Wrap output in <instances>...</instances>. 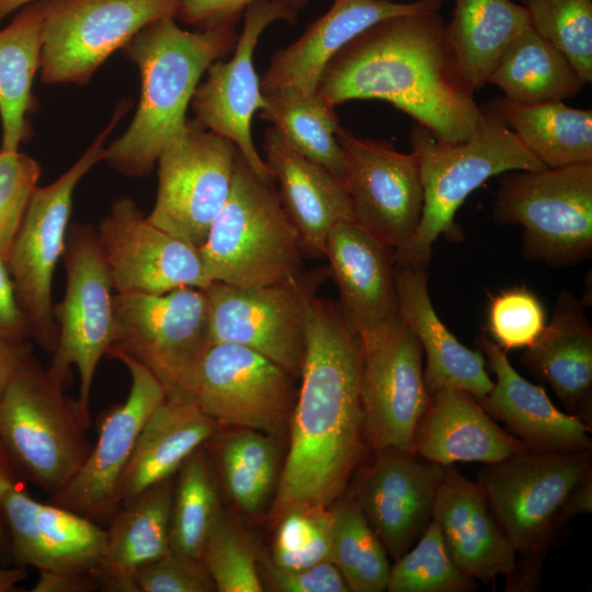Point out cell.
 <instances>
[{"label": "cell", "instance_id": "cell-1", "mask_svg": "<svg viewBox=\"0 0 592 592\" xmlns=\"http://www.w3.org/2000/svg\"><path fill=\"white\" fill-rule=\"evenodd\" d=\"M362 339L332 300L316 297L306 323L300 388L291 418L289 449L271 519L330 508L366 446L361 399Z\"/></svg>", "mask_w": 592, "mask_h": 592}, {"label": "cell", "instance_id": "cell-2", "mask_svg": "<svg viewBox=\"0 0 592 592\" xmlns=\"http://www.w3.org/2000/svg\"><path fill=\"white\" fill-rule=\"evenodd\" d=\"M445 26L439 11L396 15L371 25L330 59L317 92L334 107L352 100L385 101L439 140H466L482 109Z\"/></svg>", "mask_w": 592, "mask_h": 592}, {"label": "cell", "instance_id": "cell-3", "mask_svg": "<svg viewBox=\"0 0 592 592\" xmlns=\"http://www.w3.org/2000/svg\"><path fill=\"white\" fill-rule=\"evenodd\" d=\"M174 19L153 21L122 48L139 69L140 99L129 127L105 147L103 161L126 177L151 172L162 149L185 127L202 76L235 48L239 36L231 25L186 31Z\"/></svg>", "mask_w": 592, "mask_h": 592}, {"label": "cell", "instance_id": "cell-4", "mask_svg": "<svg viewBox=\"0 0 592 592\" xmlns=\"http://www.w3.org/2000/svg\"><path fill=\"white\" fill-rule=\"evenodd\" d=\"M473 135L460 143L439 140L417 124L409 136L420 162L423 208L413 236L394 250L398 264L428 267L432 247L443 234L455 235V215L467 196L491 177L545 167L497 116L481 106Z\"/></svg>", "mask_w": 592, "mask_h": 592}, {"label": "cell", "instance_id": "cell-5", "mask_svg": "<svg viewBox=\"0 0 592 592\" xmlns=\"http://www.w3.org/2000/svg\"><path fill=\"white\" fill-rule=\"evenodd\" d=\"M273 182L236 151L230 193L200 247L212 283L259 287L301 272L303 246Z\"/></svg>", "mask_w": 592, "mask_h": 592}, {"label": "cell", "instance_id": "cell-6", "mask_svg": "<svg viewBox=\"0 0 592 592\" xmlns=\"http://www.w3.org/2000/svg\"><path fill=\"white\" fill-rule=\"evenodd\" d=\"M31 350L0 401V445L19 475L46 492H60L89 456V425Z\"/></svg>", "mask_w": 592, "mask_h": 592}, {"label": "cell", "instance_id": "cell-7", "mask_svg": "<svg viewBox=\"0 0 592 592\" xmlns=\"http://www.w3.org/2000/svg\"><path fill=\"white\" fill-rule=\"evenodd\" d=\"M128 109V101L121 102L109 125L80 158L54 182L35 189L7 259L30 339L49 353H54L58 337L53 275L64 253L73 193L89 170L103 161L104 143Z\"/></svg>", "mask_w": 592, "mask_h": 592}, {"label": "cell", "instance_id": "cell-8", "mask_svg": "<svg viewBox=\"0 0 592 592\" xmlns=\"http://www.w3.org/2000/svg\"><path fill=\"white\" fill-rule=\"evenodd\" d=\"M493 215L522 226L527 259L554 266L583 262L592 254V162L509 171Z\"/></svg>", "mask_w": 592, "mask_h": 592}, {"label": "cell", "instance_id": "cell-9", "mask_svg": "<svg viewBox=\"0 0 592 592\" xmlns=\"http://www.w3.org/2000/svg\"><path fill=\"white\" fill-rule=\"evenodd\" d=\"M115 338L110 352H123L147 367L168 399L192 400L198 361L212 344L204 288L162 294L115 293Z\"/></svg>", "mask_w": 592, "mask_h": 592}, {"label": "cell", "instance_id": "cell-10", "mask_svg": "<svg viewBox=\"0 0 592 592\" xmlns=\"http://www.w3.org/2000/svg\"><path fill=\"white\" fill-rule=\"evenodd\" d=\"M62 255L66 288L62 299L53 306L58 337L47 371L65 387L71 366L77 367L80 377L77 403L90 426L89 403L95 371L115 338V293L95 228L87 224L70 225Z\"/></svg>", "mask_w": 592, "mask_h": 592}, {"label": "cell", "instance_id": "cell-11", "mask_svg": "<svg viewBox=\"0 0 592 592\" xmlns=\"http://www.w3.org/2000/svg\"><path fill=\"white\" fill-rule=\"evenodd\" d=\"M329 277V267H317L259 287L210 283L204 292L212 343L247 346L299 377L308 311Z\"/></svg>", "mask_w": 592, "mask_h": 592}, {"label": "cell", "instance_id": "cell-12", "mask_svg": "<svg viewBox=\"0 0 592 592\" xmlns=\"http://www.w3.org/2000/svg\"><path fill=\"white\" fill-rule=\"evenodd\" d=\"M592 471L591 452L524 451L479 473L489 506L515 551L546 553L569 492Z\"/></svg>", "mask_w": 592, "mask_h": 592}, {"label": "cell", "instance_id": "cell-13", "mask_svg": "<svg viewBox=\"0 0 592 592\" xmlns=\"http://www.w3.org/2000/svg\"><path fill=\"white\" fill-rule=\"evenodd\" d=\"M180 1L48 0L42 32V80L86 84L146 25L177 18Z\"/></svg>", "mask_w": 592, "mask_h": 592}, {"label": "cell", "instance_id": "cell-14", "mask_svg": "<svg viewBox=\"0 0 592 592\" xmlns=\"http://www.w3.org/2000/svg\"><path fill=\"white\" fill-rule=\"evenodd\" d=\"M236 151L230 140L187 119L157 159L149 220L200 248L230 193Z\"/></svg>", "mask_w": 592, "mask_h": 592}, {"label": "cell", "instance_id": "cell-15", "mask_svg": "<svg viewBox=\"0 0 592 592\" xmlns=\"http://www.w3.org/2000/svg\"><path fill=\"white\" fill-rule=\"evenodd\" d=\"M294 378L252 349L212 343L196 365L191 399L218 426L278 435L295 399Z\"/></svg>", "mask_w": 592, "mask_h": 592}, {"label": "cell", "instance_id": "cell-16", "mask_svg": "<svg viewBox=\"0 0 592 592\" xmlns=\"http://www.w3.org/2000/svg\"><path fill=\"white\" fill-rule=\"evenodd\" d=\"M362 339V338H361ZM361 399L366 446L413 451L429 406L421 345L400 317L362 339Z\"/></svg>", "mask_w": 592, "mask_h": 592}, {"label": "cell", "instance_id": "cell-17", "mask_svg": "<svg viewBox=\"0 0 592 592\" xmlns=\"http://www.w3.org/2000/svg\"><path fill=\"white\" fill-rule=\"evenodd\" d=\"M337 139L346 170L343 178L354 219L394 250L415 232L423 208L418 156L387 140L364 138L340 126Z\"/></svg>", "mask_w": 592, "mask_h": 592}, {"label": "cell", "instance_id": "cell-18", "mask_svg": "<svg viewBox=\"0 0 592 592\" xmlns=\"http://www.w3.org/2000/svg\"><path fill=\"white\" fill-rule=\"evenodd\" d=\"M96 237L115 293L162 294L212 283L200 248L155 225L130 197L112 204Z\"/></svg>", "mask_w": 592, "mask_h": 592}, {"label": "cell", "instance_id": "cell-19", "mask_svg": "<svg viewBox=\"0 0 592 592\" xmlns=\"http://www.w3.org/2000/svg\"><path fill=\"white\" fill-rule=\"evenodd\" d=\"M298 11L274 1L261 0L249 5L235 54L228 61L213 62L205 81L200 82L192 98L195 121L213 133L230 140L250 168L262 179L274 181L252 138L253 115L265 106L253 54L260 36L276 21L294 24Z\"/></svg>", "mask_w": 592, "mask_h": 592}, {"label": "cell", "instance_id": "cell-20", "mask_svg": "<svg viewBox=\"0 0 592 592\" xmlns=\"http://www.w3.org/2000/svg\"><path fill=\"white\" fill-rule=\"evenodd\" d=\"M107 355L119 360L130 374L127 398L103 415L98 440L83 465L60 492L49 498L96 523H109L117 511L119 480L140 430L167 398L159 380L137 360L118 351Z\"/></svg>", "mask_w": 592, "mask_h": 592}, {"label": "cell", "instance_id": "cell-21", "mask_svg": "<svg viewBox=\"0 0 592 592\" xmlns=\"http://www.w3.org/2000/svg\"><path fill=\"white\" fill-rule=\"evenodd\" d=\"M375 453L355 482L353 498L387 554L397 560L422 536L445 467L413 451L388 447Z\"/></svg>", "mask_w": 592, "mask_h": 592}, {"label": "cell", "instance_id": "cell-22", "mask_svg": "<svg viewBox=\"0 0 592 592\" xmlns=\"http://www.w3.org/2000/svg\"><path fill=\"white\" fill-rule=\"evenodd\" d=\"M12 561L39 570L92 571L105 544L99 523L53 502L34 499L22 481L2 497Z\"/></svg>", "mask_w": 592, "mask_h": 592}, {"label": "cell", "instance_id": "cell-23", "mask_svg": "<svg viewBox=\"0 0 592 592\" xmlns=\"http://www.w3.org/2000/svg\"><path fill=\"white\" fill-rule=\"evenodd\" d=\"M445 0H333L292 44L277 49L260 79L262 93L314 92L330 59L371 25L396 15L436 12Z\"/></svg>", "mask_w": 592, "mask_h": 592}, {"label": "cell", "instance_id": "cell-24", "mask_svg": "<svg viewBox=\"0 0 592 592\" xmlns=\"http://www.w3.org/2000/svg\"><path fill=\"white\" fill-rule=\"evenodd\" d=\"M343 312L362 339L399 319L394 249L355 220L335 225L325 248Z\"/></svg>", "mask_w": 592, "mask_h": 592}, {"label": "cell", "instance_id": "cell-25", "mask_svg": "<svg viewBox=\"0 0 592 592\" xmlns=\"http://www.w3.org/2000/svg\"><path fill=\"white\" fill-rule=\"evenodd\" d=\"M478 349L494 373L491 390L477 399L486 412L502 421L528 451L548 454L591 452L590 425L581 418L560 411L545 389L522 377L506 352L482 335Z\"/></svg>", "mask_w": 592, "mask_h": 592}, {"label": "cell", "instance_id": "cell-26", "mask_svg": "<svg viewBox=\"0 0 592 592\" xmlns=\"http://www.w3.org/2000/svg\"><path fill=\"white\" fill-rule=\"evenodd\" d=\"M263 150L304 253L325 257L332 228L339 223L355 220L343 180L292 147L274 127L264 134Z\"/></svg>", "mask_w": 592, "mask_h": 592}, {"label": "cell", "instance_id": "cell-27", "mask_svg": "<svg viewBox=\"0 0 592 592\" xmlns=\"http://www.w3.org/2000/svg\"><path fill=\"white\" fill-rule=\"evenodd\" d=\"M445 547L459 569L489 582L512 571L516 551L497 522L481 485L445 467L432 510Z\"/></svg>", "mask_w": 592, "mask_h": 592}, {"label": "cell", "instance_id": "cell-28", "mask_svg": "<svg viewBox=\"0 0 592 592\" xmlns=\"http://www.w3.org/2000/svg\"><path fill=\"white\" fill-rule=\"evenodd\" d=\"M399 312L417 337L426 357L423 377L432 397L443 389H457L476 399L486 396L493 382L480 350H470L444 326L432 305L426 267L395 263Z\"/></svg>", "mask_w": 592, "mask_h": 592}, {"label": "cell", "instance_id": "cell-29", "mask_svg": "<svg viewBox=\"0 0 592 592\" xmlns=\"http://www.w3.org/2000/svg\"><path fill=\"white\" fill-rule=\"evenodd\" d=\"M527 447L502 430L470 394L443 389L430 398L413 452L444 467L457 462H501Z\"/></svg>", "mask_w": 592, "mask_h": 592}, {"label": "cell", "instance_id": "cell-30", "mask_svg": "<svg viewBox=\"0 0 592 592\" xmlns=\"http://www.w3.org/2000/svg\"><path fill=\"white\" fill-rule=\"evenodd\" d=\"M521 361L534 377L553 388L567 413L590 421L592 328L578 298L566 291L559 293L550 321Z\"/></svg>", "mask_w": 592, "mask_h": 592}, {"label": "cell", "instance_id": "cell-31", "mask_svg": "<svg viewBox=\"0 0 592 592\" xmlns=\"http://www.w3.org/2000/svg\"><path fill=\"white\" fill-rule=\"evenodd\" d=\"M175 475L122 503L105 528L102 558L94 570L100 591L139 592L137 572L171 550L170 511Z\"/></svg>", "mask_w": 592, "mask_h": 592}, {"label": "cell", "instance_id": "cell-32", "mask_svg": "<svg viewBox=\"0 0 592 592\" xmlns=\"http://www.w3.org/2000/svg\"><path fill=\"white\" fill-rule=\"evenodd\" d=\"M218 424L193 400L166 398L148 417L117 489L118 506L177 474Z\"/></svg>", "mask_w": 592, "mask_h": 592}, {"label": "cell", "instance_id": "cell-33", "mask_svg": "<svg viewBox=\"0 0 592 592\" xmlns=\"http://www.w3.org/2000/svg\"><path fill=\"white\" fill-rule=\"evenodd\" d=\"M547 168L592 162V111L562 101L522 104L504 96L483 105Z\"/></svg>", "mask_w": 592, "mask_h": 592}, {"label": "cell", "instance_id": "cell-34", "mask_svg": "<svg viewBox=\"0 0 592 592\" xmlns=\"http://www.w3.org/2000/svg\"><path fill=\"white\" fill-rule=\"evenodd\" d=\"M48 0L22 7L0 31V117L3 151H18L27 133L32 86L41 67L42 32Z\"/></svg>", "mask_w": 592, "mask_h": 592}, {"label": "cell", "instance_id": "cell-35", "mask_svg": "<svg viewBox=\"0 0 592 592\" xmlns=\"http://www.w3.org/2000/svg\"><path fill=\"white\" fill-rule=\"evenodd\" d=\"M487 83L522 104L562 101L577 95L585 84L567 57L531 24L504 48Z\"/></svg>", "mask_w": 592, "mask_h": 592}, {"label": "cell", "instance_id": "cell-36", "mask_svg": "<svg viewBox=\"0 0 592 592\" xmlns=\"http://www.w3.org/2000/svg\"><path fill=\"white\" fill-rule=\"evenodd\" d=\"M530 19L523 5L512 0H455L446 35L458 66L474 90L487 84L488 76L508 44Z\"/></svg>", "mask_w": 592, "mask_h": 592}, {"label": "cell", "instance_id": "cell-37", "mask_svg": "<svg viewBox=\"0 0 592 592\" xmlns=\"http://www.w3.org/2000/svg\"><path fill=\"white\" fill-rule=\"evenodd\" d=\"M265 106L258 116L272 124L296 150L343 180L345 153L338 143L341 126L330 105L318 92L263 93Z\"/></svg>", "mask_w": 592, "mask_h": 592}, {"label": "cell", "instance_id": "cell-38", "mask_svg": "<svg viewBox=\"0 0 592 592\" xmlns=\"http://www.w3.org/2000/svg\"><path fill=\"white\" fill-rule=\"evenodd\" d=\"M220 512L214 468L203 445L175 474L169 526L171 550L201 558Z\"/></svg>", "mask_w": 592, "mask_h": 592}, {"label": "cell", "instance_id": "cell-39", "mask_svg": "<svg viewBox=\"0 0 592 592\" xmlns=\"http://www.w3.org/2000/svg\"><path fill=\"white\" fill-rule=\"evenodd\" d=\"M330 511L332 562L349 590L385 591L391 568L388 554L354 498H339Z\"/></svg>", "mask_w": 592, "mask_h": 592}, {"label": "cell", "instance_id": "cell-40", "mask_svg": "<svg viewBox=\"0 0 592 592\" xmlns=\"http://www.w3.org/2000/svg\"><path fill=\"white\" fill-rule=\"evenodd\" d=\"M218 460L226 489L247 513L265 503L276 477L277 445L265 433L241 429L223 437Z\"/></svg>", "mask_w": 592, "mask_h": 592}, {"label": "cell", "instance_id": "cell-41", "mask_svg": "<svg viewBox=\"0 0 592 592\" xmlns=\"http://www.w3.org/2000/svg\"><path fill=\"white\" fill-rule=\"evenodd\" d=\"M475 579L453 561L439 525L432 520L422 536L395 560L386 590L389 592H471Z\"/></svg>", "mask_w": 592, "mask_h": 592}, {"label": "cell", "instance_id": "cell-42", "mask_svg": "<svg viewBox=\"0 0 592 592\" xmlns=\"http://www.w3.org/2000/svg\"><path fill=\"white\" fill-rule=\"evenodd\" d=\"M531 26L592 82V0H520Z\"/></svg>", "mask_w": 592, "mask_h": 592}, {"label": "cell", "instance_id": "cell-43", "mask_svg": "<svg viewBox=\"0 0 592 592\" xmlns=\"http://www.w3.org/2000/svg\"><path fill=\"white\" fill-rule=\"evenodd\" d=\"M201 559L216 591H264L250 539L243 530L223 512L206 538Z\"/></svg>", "mask_w": 592, "mask_h": 592}, {"label": "cell", "instance_id": "cell-44", "mask_svg": "<svg viewBox=\"0 0 592 592\" xmlns=\"http://www.w3.org/2000/svg\"><path fill=\"white\" fill-rule=\"evenodd\" d=\"M545 325L544 308L526 287L508 288L490 297L488 330L505 352L530 346Z\"/></svg>", "mask_w": 592, "mask_h": 592}, {"label": "cell", "instance_id": "cell-45", "mask_svg": "<svg viewBox=\"0 0 592 592\" xmlns=\"http://www.w3.org/2000/svg\"><path fill=\"white\" fill-rule=\"evenodd\" d=\"M39 177L34 159L0 150V255L5 261Z\"/></svg>", "mask_w": 592, "mask_h": 592}, {"label": "cell", "instance_id": "cell-46", "mask_svg": "<svg viewBox=\"0 0 592 592\" xmlns=\"http://www.w3.org/2000/svg\"><path fill=\"white\" fill-rule=\"evenodd\" d=\"M139 592H214L216 587L201 558L170 550L137 572Z\"/></svg>", "mask_w": 592, "mask_h": 592}, {"label": "cell", "instance_id": "cell-47", "mask_svg": "<svg viewBox=\"0 0 592 592\" xmlns=\"http://www.w3.org/2000/svg\"><path fill=\"white\" fill-rule=\"evenodd\" d=\"M265 581L278 592H348L349 587L332 561L300 569H282L266 560Z\"/></svg>", "mask_w": 592, "mask_h": 592}, {"label": "cell", "instance_id": "cell-48", "mask_svg": "<svg viewBox=\"0 0 592 592\" xmlns=\"http://www.w3.org/2000/svg\"><path fill=\"white\" fill-rule=\"evenodd\" d=\"M261 0H181L177 18L200 30L220 25L235 26L246 9ZM284 3L294 10L303 9L309 0H269Z\"/></svg>", "mask_w": 592, "mask_h": 592}, {"label": "cell", "instance_id": "cell-49", "mask_svg": "<svg viewBox=\"0 0 592 592\" xmlns=\"http://www.w3.org/2000/svg\"><path fill=\"white\" fill-rule=\"evenodd\" d=\"M332 561L331 511L322 510L314 537L295 551H273L272 563L282 569H300Z\"/></svg>", "mask_w": 592, "mask_h": 592}, {"label": "cell", "instance_id": "cell-50", "mask_svg": "<svg viewBox=\"0 0 592 592\" xmlns=\"http://www.w3.org/2000/svg\"><path fill=\"white\" fill-rule=\"evenodd\" d=\"M0 339L24 342L30 339L26 319L20 308L14 284L7 264L0 255Z\"/></svg>", "mask_w": 592, "mask_h": 592}, {"label": "cell", "instance_id": "cell-51", "mask_svg": "<svg viewBox=\"0 0 592 592\" xmlns=\"http://www.w3.org/2000/svg\"><path fill=\"white\" fill-rule=\"evenodd\" d=\"M323 509L296 510L284 515L277 522L273 551H295L307 545L316 533Z\"/></svg>", "mask_w": 592, "mask_h": 592}, {"label": "cell", "instance_id": "cell-52", "mask_svg": "<svg viewBox=\"0 0 592 592\" xmlns=\"http://www.w3.org/2000/svg\"><path fill=\"white\" fill-rule=\"evenodd\" d=\"M100 583L92 571L39 570L32 592H93Z\"/></svg>", "mask_w": 592, "mask_h": 592}, {"label": "cell", "instance_id": "cell-53", "mask_svg": "<svg viewBox=\"0 0 592 592\" xmlns=\"http://www.w3.org/2000/svg\"><path fill=\"white\" fill-rule=\"evenodd\" d=\"M545 553L521 555L514 568L505 574L506 591H534L537 587Z\"/></svg>", "mask_w": 592, "mask_h": 592}, {"label": "cell", "instance_id": "cell-54", "mask_svg": "<svg viewBox=\"0 0 592 592\" xmlns=\"http://www.w3.org/2000/svg\"><path fill=\"white\" fill-rule=\"evenodd\" d=\"M19 481H22V477L0 445V565L13 563L8 531L2 513V497L12 485Z\"/></svg>", "mask_w": 592, "mask_h": 592}, {"label": "cell", "instance_id": "cell-55", "mask_svg": "<svg viewBox=\"0 0 592 592\" xmlns=\"http://www.w3.org/2000/svg\"><path fill=\"white\" fill-rule=\"evenodd\" d=\"M32 350L27 341L0 339V401L25 355Z\"/></svg>", "mask_w": 592, "mask_h": 592}, {"label": "cell", "instance_id": "cell-56", "mask_svg": "<svg viewBox=\"0 0 592 592\" xmlns=\"http://www.w3.org/2000/svg\"><path fill=\"white\" fill-rule=\"evenodd\" d=\"M592 511V471L588 473L569 492L560 514L559 523L562 524L580 514Z\"/></svg>", "mask_w": 592, "mask_h": 592}, {"label": "cell", "instance_id": "cell-57", "mask_svg": "<svg viewBox=\"0 0 592 592\" xmlns=\"http://www.w3.org/2000/svg\"><path fill=\"white\" fill-rule=\"evenodd\" d=\"M27 576L26 567L21 565H0V592L13 591Z\"/></svg>", "mask_w": 592, "mask_h": 592}, {"label": "cell", "instance_id": "cell-58", "mask_svg": "<svg viewBox=\"0 0 592 592\" xmlns=\"http://www.w3.org/2000/svg\"><path fill=\"white\" fill-rule=\"evenodd\" d=\"M37 0H0V22L15 10Z\"/></svg>", "mask_w": 592, "mask_h": 592}]
</instances>
